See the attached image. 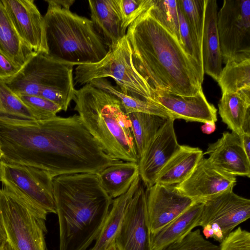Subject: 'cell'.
I'll return each instance as SVG.
<instances>
[{
  "label": "cell",
  "mask_w": 250,
  "mask_h": 250,
  "mask_svg": "<svg viewBox=\"0 0 250 250\" xmlns=\"http://www.w3.org/2000/svg\"><path fill=\"white\" fill-rule=\"evenodd\" d=\"M1 160L36 167L55 177L98 173L119 161L110 156L78 114L40 120H0Z\"/></svg>",
  "instance_id": "1"
},
{
  "label": "cell",
  "mask_w": 250,
  "mask_h": 250,
  "mask_svg": "<svg viewBox=\"0 0 250 250\" xmlns=\"http://www.w3.org/2000/svg\"><path fill=\"white\" fill-rule=\"evenodd\" d=\"M147 6L128 27L125 34L133 65L153 91L192 96L201 89L204 72L180 41Z\"/></svg>",
  "instance_id": "2"
},
{
  "label": "cell",
  "mask_w": 250,
  "mask_h": 250,
  "mask_svg": "<svg viewBox=\"0 0 250 250\" xmlns=\"http://www.w3.org/2000/svg\"><path fill=\"white\" fill-rule=\"evenodd\" d=\"M59 226V250H87L95 241L113 199L98 173L65 174L53 178Z\"/></svg>",
  "instance_id": "3"
},
{
  "label": "cell",
  "mask_w": 250,
  "mask_h": 250,
  "mask_svg": "<svg viewBox=\"0 0 250 250\" xmlns=\"http://www.w3.org/2000/svg\"><path fill=\"white\" fill-rule=\"evenodd\" d=\"M73 100L86 128L110 156L138 163L130 121L115 96L87 83L75 89Z\"/></svg>",
  "instance_id": "4"
},
{
  "label": "cell",
  "mask_w": 250,
  "mask_h": 250,
  "mask_svg": "<svg viewBox=\"0 0 250 250\" xmlns=\"http://www.w3.org/2000/svg\"><path fill=\"white\" fill-rule=\"evenodd\" d=\"M46 1L45 54L75 65L96 63L106 56L108 48L91 20Z\"/></svg>",
  "instance_id": "5"
},
{
  "label": "cell",
  "mask_w": 250,
  "mask_h": 250,
  "mask_svg": "<svg viewBox=\"0 0 250 250\" xmlns=\"http://www.w3.org/2000/svg\"><path fill=\"white\" fill-rule=\"evenodd\" d=\"M74 66L36 53L15 76L1 81L17 95L39 96L66 111L74 97Z\"/></svg>",
  "instance_id": "6"
},
{
  "label": "cell",
  "mask_w": 250,
  "mask_h": 250,
  "mask_svg": "<svg viewBox=\"0 0 250 250\" xmlns=\"http://www.w3.org/2000/svg\"><path fill=\"white\" fill-rule=\"evenodd\" d=\"M47 214L10 188H0V224L14 250H47Z\"/></svg>",
  "instance_id": "7"
},
{
  "label": "cell",
  "mask_w": 250,
  "mask_h": 250,
  "mask_svg": "<svg viewBox=\"0 0 250 250\" xmlns=\"http://www.w3.org/2000/svg\"><path fill=\"white\" fill-rule=\"evenodd\" d=\"M106 77L112 78L124 94L152 100V89L133 65L132 50L126 35L113 49L108 48L107 54L100 61L77 65L74 72V85H84L94 79Z\"/></svg>",
  "instance_id": "8"
},
{
  "label": "cell",
  "mask_w": 250,
  "mask_h": 250,
  "mask_svg": "<svg viewBox=\"0 0 250 250\" xmlns=\"http://www.w3.org/2000/svg\"><path fill=\"white\" fill-rule=\"evenodd\" d=\"M54 177L48 172L32 167L0 161V182L17 191L47 213L56 214Z\"/></svg>",
  "instance_id": "9"
},
{
  "label": "cell",
  "mask_w": 250,
  "mask_h": 250,
  "mask_svg": "<svg viewBox=\"0 0 250 250\" xmlns=\"http://www.w3.org/2000/svg\"><path fill=\"white\" fill-rule=\"evenodd\" d=\"M217 30L223 62L250 51V0H225L217 12Z\"/></svg>",
  "instance_id": "10"
},
{
  "label": "cell",
  "mask_w": 250,
  "mask_h": 250,
  "mask_svg": "<svg viewBox=\"0 0 250 250\" xmlns=\"http://www.w3.org/2000/svg\"><path fill=\"white\" fill-rule=\"evenodd\" d=\"M145 188L141 181L115 239L117 250H152Z\"/></svg>",
  "instance_id": "11"
},
{
  "label": "cell",
  "mask_w": 250,
  "mask_h": 250,
  "mask_svg": "<svg viewBox=\"0 0 250 250\" xmlns=\"http://www.w3.org/2000/svg\"><path fill=\"white\" fill-rule=\"evenodd\" d=\"M202 210L198 227L216 224L225 238L250 217V200L229 190L201 200Z\"/></svg>",
  "instance_id": "12"
},
{
  "label": "cell",
  "mask_w": 250,
  "mask_h": 250,
  "mask_svg": "<svg viewBox=\"0 0 250 250\" xmlns=\"http://www.w3.org/2000/svg\"><path fill=\"white\" fill-rule=\"evenodd\" d=\"M236 183L235 176L222 171L203 156L186 179L175 187L198 201L233 189Z\"/></svg>",
  "instance_id": "13"
},
{
  "label": "cell",
  "mask_w": 250,
  "mask_h": 250,
  "mask_svg": "<svg viewBox=\"0 0 250 250\" xmlns=\"http://www.w3.org/2000/svg\"><path fill=\"white\" fill-rule=\"evenodd\" d=\"M146 202L150 232L153 234L196 201L181 193L175 186L155 183L146 188Z\"/></svg>",
  "instance_id": "14"
},
{
  "label": "cell",
  "mask_w": 250,
  "mask_h": 250,
  "mask_svg": "<svg viewBox=\"0 0 250 250\" xmlns=\"http://www.w3.org/2000/svg\"><path fill=\"white\" fill-rule=\"evenodd\" d=\"M175 120L167 119L139 159V175L146 188L155 184L160 170L180 146L174 127Z\"/></svg>",
  "instance_id": "15"
},
{
  "label": "cell",
  "mask_w": 250,
  "mask_h": 250,
  "mask_svg": "<svg viewBox=\"0 0 250 250\" xmlns=\"http://www.w3.org/2000/svg\"><path fill=\"white\" fill-rule=\"evenodd\" d=\"M20 38L35 53L46 54L44 22L33 0H2Z\"/></svg>",
  "instance_id": "16"
},
{
  "label": "cell",
  "mask_w": 250,
  "mask_h": 250,
  "mask_svg": "<svg viewBox=\"0 0 250 250\" xmlns=\"http://www.w3.org/2000/svg\"><path fill=\"white\" fill-rule=\"evenodd\" d=\"M152 100L165 108L174 119L203 123H215L217 120V109L208 101L203 89L192 96L153 91Z\"/></svg>",
  "instance_id": "17"
},
{
  "label": "cell",
  "mask_w": 250,
  "mask_h": 250,
  "mask_svg": "<svg viewBox=\"0 0 250 250\" xmlns=\"http://www.w3.org/2000/svg\"><path fill=\"white\" fill-rule=\"evenodd\" d=\"M204 154L208 155V159L211 164L225 172L235 177L250 178V159L238 134L224 132L216 142L208 144Z\"/></svg>",
  "instance_id": "18"
},
{
  "label": "cell",
  "mask_w": 250,
  "mask_h": 250,
  "mask_svg": "<svg viewBox=\"0 0 250 250\" xmlns=\"http://www.w3.org/2000/svg\"><path fill=\"white\" fill-rule=\"evenodd\" d=\"M216 0H205L202 53L204 73L217 81L222 69V56L217 30Z\"/></svg>",
  "instance_id": "19"
},
{
  "label": "cell",
  "mask_w": 250,
  "mask_h": 250,
  "mask_svg": "<svg viewBox=\"0 0 250 250\" xmlns=\"http://www.w3.org/2000/svg\"><path fill=\"white\" fill-rule=\"evenodd\" d=\"M91 21L108 48L113 49L125 35L116 0H89Z\"/></svg>",
  "instance_id": "20"
},
{
  "label": "cell",
  "mask_w": 250,
  "mask_h": 250,
  "mask_svg": "<svg viewBox=\"0 0 250 250\" xmlns=\"http://www.w3.org/2000/svg\"><path fill=\"white\" fill-rule=\"evenodd\" d=\"M218 106L222 121L231 132L250 133V89L222 93Z\"/></svg>",
  "instance_id": "21"
},
{
  "label": "cell",
  "mask_w": 250,
  "mask_h": 250,
  "mask_svg": "<svg viewBox=\"0 0 250 250\" xmlns=\"http://www.w3.org/2000/svg\"><path fill=\"white\" fill-rule=\"evenodd\" d=\"M204 155L199 147L180 145L160 170L155 183L171 186L180 184L189 175Z\"/></svg>",
  "instance_id": "22"
},
{
  "label": "cell",
  "mask_w": 250,
  "mask_h": 250,
  "mask_svg": "<svg viewBox=\"0 0 250 250\" xmlns=\"http://www.w3.org/2000/svg\"><path fill=\"white\" fill-rule=\"evenodd\" d=\"M141 182L139 175L125 193L113 200L110 209L95 244L89 250H105L114 243L129 204Z\"/></svg>",
  "instance_id": "23"
},
{
  "label": "cell",
  "mask_w": 250,
  "mask_h": 250,
  "mask_svg": "<svg viewBox=\"0 0 250 250\" xmlns=\"http://www.w3.org/2000/svg\"><path fill=\"white\" fill-rule=\"evenodd\" d=\"M203 203L195 202L174 220L154 233L151 234L152 250H159L181 239L198 227Z\"/></svg>",
  "instance_id": "24"
},
{
  "label": "cell",
  "mask_w": 250,
  "mask_h": 250,
  "mask_svg": "<svg viewBox=\"0 0 250 250\" xmlns=\"http://www.w3.org/2000/svg\"><path fill=\"white\" fill-rule=\"evenodd\" d=\"M0 52L22 68L36 53L19 36L0 0Z\"/></svg>",
  "instance_id": "25"
},
{
  "label": "cell",
  "mask_w": 250,
  "mask_h": 250,
  "mask_svg": "<svg viewBox=\"0 0 250 250\" xmlns=\"http://www.w3.org/2000/svg\"><path fill=\"white\" fill-rule=\"evenodd\" d=\"M225 64L217 80L222 93L250 89V51L237 53Z\"/></svg>",
  "instance_id": "26"
},
{
  "label": "cell",
  "mask_w": 250,
  "mask_h": 250,
  "mask_svg": "<svg viewBox=\"0 0 250 250\" xmlns=\"http://www.w3.org/2000/svg\"><path fill=\"white\" fill-rule=\"evenodd\" d=\"M101 184L113 199L125 193L139 175L137 163L117 161L98 173Z\"/></svg>",
  "instance_id": "27"
},
{
  "label": "cell",
  "mask_w": 250,
  "mask_h": 250,
  "mask_svg": "<svg viewBox=\"0 0 250 250\" xmlns=\"http://www.w3.org/2000/svg\"><path fill=\"white\" fill-rule=\"evenodd\" d=\"M89 83L115 96L120 101L126 114L132 112H142L165 118H172L165 108L156 102L124 94L105 78L94 79Z\"/></svg>",
  "instance_id": "28"
},
{
  "label": "cell",
  "mask_w": 250,
  "mask_h": 250,
  "mask_svg": "<svg viewBox=\"0 0 250 250\" xmlns=\"http://www.w3.org/2000/svg\"><path fill=\"white\" fill-rule=\"evenodd\" d=\"M127 115L139 159L167 118L142 112H132Z\"/></svg>",
  "instance_id": "29"
},
{
  "label": "cell",
  "mask_w": 250,
  "mask_h": 250,
  "mask_svg": "<svg viewBox=\"0 0 250 250\" xmlns=\"http://www.w3.org/2000/svg\"><path fill=\"white\" fill-rule=\"evenodd\" d=\"M38 115L27 106L3 82L0 81V120H40Z\"/></svg>",
  "instance_id": "30"
},
{
  "label": "cell",
  "mask_w": 250,
  "mask_h": 250,
  "mask_svg": "<svg viewBox=\"0 0 250 250\" xmlns=\"http://www.w3.org/2000/svg\"><path fill=\"white\" fill-rule=\"evenodd\" d=\"M177 1L187 22L193 40L202 52L205 0H177Z\"/></svg>",
  "instance_id": "31"
},
{
  "label": "cell",
  "mask_w": 250,
  "mask_h": 250,
  "mask_svg": "<svg viewBox=\"0 0 250 250\" xmlns=\"http://www.w3.org/2000/svg\"><path fill=\"white\" fill-rule=\"evenodd\" d=\"M149 9L154 17L180 42L177 0H150Z\"/></svg>",
  "instance_id": "32"
},
{
  "label": "cell",
  "mask_w": 250,
  "mask_h": 250,
  "mask_svg": "<svg viewBox=\"0 0 250 250\" xmlns=\"http://www.w3.org/2000/svg\"><path fill=\"white\" fill-rule=\"evenodd\" d=\"M220 247L205 238L197 229L159 250H219Z\"/></svg>",
  "instance_id": "33"
},
{
  "label": "cell",
  "mask_w": 250,
  "mask_h": 250,
  "mask_svg": "<svg viewBox=\"0 0 250 250\" xmlns=\"http://www.w3.org/2000/svg\"><path fill=\"white\" fill-rule=\"evenodd\" d=\"M18 96L27 106L38 115L41 120L55 117L62 110L58 105L41 96L28 95Z\"/></svg>",
  "instance_id": "34"
},
{
  "label": "cell",
  "mask_w": 250,
  "mask_h": 250,
  "mask_svg": "<svg viewBox=\"0 0 250 250\" xmlns=\"http://www.w3.org/2000/svg\"><path fill=\"white\" fill-rule=\"evenodd\" d=\"M122 21V27L126 31L147 6L148 0H116Z\"/></svg>",
  "instance_id": "35"
},
{
  "label": "cell",
  "mask_w": 250,
  "mask_h": 250,
  "mask_svg": "<svg viewBox=\"0 0 250 250\" xmlns=\"http://www.w3.org/2000/svg\"><path fill=\"white\" fill-rule=\"evenodd\" d=\"M177 6L180 42L186 51L197 62L200 67L204 70L202 52L195 44L186 19L178 4Z\"/></svg>",
  "instance_id": "36"
},
{
  "label": "cell",
  "mask_w": 250,
  "mask_h": 250,
  "mask_svg": "<svg viewBox=\"0 0 250 250\" xmlns=\"http://www.w3.org/2000/svg\"><path fill=\"white\" fill-rule=\"evenodd\" d=\"M219 250H250V233L238 227L220 243Z\"/></svg>",
  "instance_id": "37"
},
{
  "label": "cell",
  "mask_w": 250,
  "mask_h": 250,
  "mask_svg": "<svg viewBox=\"0 0 250 250\" xmlns=\"http://www.w3.org/2000/svg\"><path fill=\"white\" fill-rule=\"evenodd\" d=\"M21 68L0 52V80L5 81L15 76Z\"/></svg>",
  "instance_id": "38"
},
{
  "label": "cell",
  "mask_w": 250,
  "mask_h": 250,
  "mask_svg": "<svg viewBox=\"0 0 250 250\" xmlns=\"http://www.w3.org/2000/svg\"><path fill=\"white\" fill-rule=\"evenodd\" d=\"M239 136L244 150L250 159V133L244 132Z\"/></svg>",
  "instance_id": "39"
},
{
  "label": "cell",
  "mask_w": 250,
  "mask_h": 250,
  "mask_svg": "<svg viewBox=\"0 0 250 250\" xmlns=\"http://www.w3.org/2000/svg\"><path fill=\"white\" fill-rule=\"evenodd\" d=\"M210 225L213 230V236L212 238L216 241L221 243L225 239L221 229L216 224Z\"/></svg>",
  "instance_id": "40"
},
{
  "label": "cell",
  "mask_w": 250,
  "mask_h": 250,
  "mask_svg": "<svg viewBox=\"0 0 250 250\" xmlns=\"http://www.w3.org/2000/svg\"><path fill=\"white\" fill-rule=\"evenodd\" d=\"M53 4L60 7L70 9V7L73 4L74 0H49Z\"/></svg>",
  "instance_id": "41"
},
{
  "label": "cell",
  "mask_w": 250,
  "mask_h": 250,
  "mask_svg": "<svg viewBox=\"0 0 250 250\" xmlns=\"http://www.w3.org/2000/svg\"><path fill=\"white\" fill-rule=\"evenodd\" d=\"M216 129V125L215 122H207L201 126L202 132L206 134H210L213 132Z\"/></svg>",
  "instance_id": "42"
},
{
  "label": "cell",
  "mask_w": 250,
  "mask_h": 250,
  "mask_svg": "<svg viewBox=\"0 0 250 250\" xmlns=\"http://www.w3.org/2000/svg\"><path fill=\"white\" fill-rule=\"evenodd\" d=\"M203 233L207 239L213 237V230L210 224H207L203 227Z\"/></svg>",
  "instance_id": "43"
},
{
  "label": "cell",
  "mask_w": 250,
  "mask_h": 250,
  "mask_svg": "<svg viewBox=\"0 0 250 250\" xmlns=\"http://www.w3.org/2000/svg\"><path fill=\"white\" fill-rule=\"evenodd\" d=\"M6 241V235L0 224V250H2L3 245Z\"/></svg>",
  "instance_id": "44"
},
{
  "label": "cell",
  "mask_w": 250,
  "mask_h": 250,
  "mask_svg": "<svg viewBox=\"0 0 250 250\" xmlns=\"http://www.w3.org/2000/svg\"><path fill=\"white\" fill-rule=\"evenodd\" d=\"M2 250H14L7 241L4 243Z\"/></svg>",
  "instance_id": "45"
},
{
  "label": "cell",
  "mask_w": 250,
  "mask_h": 250,
  "mask_svg": "<svg viewBox=\"0 0 250 250\" xmlns=\"http://www.w3.org/2000/svg\"><path fill=\"white\" fill-rule=\"evenodd\" d=\"M105 250H117L115 243H113V244H112L109 247H108Z\"/></svg>",
  "instance_id": "46"
},
{
  "label": "cell",
  "mask_w": 250,
  "mask_h": 250,
  "mask_svg": "<svg viewBox=\"0 0 250 250\" xmlns=\"http://www.w3.org/2000/svg\"><path fill=\"white\" fill-rule=\"evenodd\" d=\"M3 156V152L2 151L0 143V161L1 160Z\"/></svg>",
  "instance_id": "47"
}]
</instances>
